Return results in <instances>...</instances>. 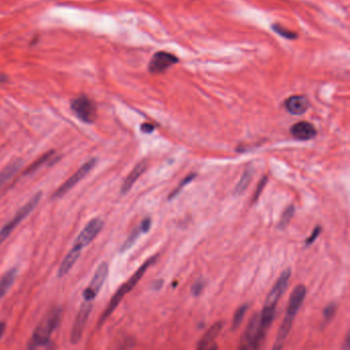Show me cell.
I'll return each instance as SVG.
<instances>
[{
  "label": "cell",
  "mask_w": 350,
  "mask_h": 350,
  "mask_svg": "<svg viewBox=\"0 0 350 350\" xmlns=\"http://www.w3.org/2000/svg\"><path fill=\"white\" fill-rule=\"evenodd\" d=\"M155 259H156V256L148 259L141 267H140L132 276L130 278L128 279V281H126L117 291L116 293L114 294V296L111 298L108 306L106 307V309H105L104 313L102 314V317L100 318V321H99V327L102 326L105 322L107 321V319L111 316V314L114 312V310L116 309V307L119 305V303L122 301V299L137 286V284L140 282V279L142 278V276L144 275V273L147 271V269L149 268V266L151 264H153L155 262Z\"/></svg>",
  "instance_id": "3"
},
{
  "label": "cell",
  "mask_w": 350,
  "mask_h": 350,
  "mask_svg": "<svg viewBox=\"0 0 350 350\" xmlns=\"http://www.w3.org/2000/svg\"><path fill=\"white\" fill-rule=\"evenodd\" d=\"M104 226V222L100 218H95L91 220L85 227L80 231L78 236L76 237L72 249L70 250L73 253L81 254V250L86 248L90 243L97 237V235L100 233Z\"/></svg>",
  "instance_id": "5"
},
{
  "label": "cell",
  "mask_w": 350,
  "mask_h": 350,
  "mask_svg": "<svg viewBox=\"0 0 350 350\" xmlns=\"http://www.w3.org/2000/svg\"><path fill=\"white\" fill-rule=\"evenodd\" d=\"M273 30L277 33L281 35V36L287 38V39H295L297 37V35L295 32H292L282 26H279V25H273Z\"/></svg>",
  "instance_id": "23"
},
{
  "label": "cell",
  "mask_w": 350,
  "mask_h": 350,
  "mask_svg": "<svg viewBox=\"0 0 350 350\" xmlns=\"http://www.w3.org/2000/svg\"><path fill=\"white\" fill-rule=\"evenodd\" d=\"M222 328H223L222 322L215 323L211 328L207 330V332L204 334V336L200 339L197 347L199 349H205V348L211 347L212 343H214L215 339L218 337L219 333L222 331Z\"/></svg>",
  "instance_id": "16"
},
{
  "label": "cell",
  "mask_w": 350,
  "mask_h": 350,
  "mask_svg": "<svg viewBox=\"0 0 350 350\" xmlns=\"http://www.w3.org/2000/svg\"><path fill=\"white\" fill-rule=\"evenodd\" d=\"M305 296H306V288L303 285H298L294 289L293 293L291 294L289 299L287 314L282 323L281 328H279L278 330V333L275 339V344L273 346L274 349H281L284 346L285 341L287 340L289 333L291 331L294 319L303 304Z\"/></svg>",
  "instance_id": "1"
},
{
  "label": "cell",
  "mask_w": 350,
  "mask_h": 350,
  "mask_svg": "<svg viewBox=\"0 0 350 350\" xmlns=\"http://www.w3.org/2000/svg\"><path fill=\"white\" fill-rule=\"evenodd\" d=\"M141 130L143 133H146V134H150L154 130V125L153 124H150V123H143L141 125Z\"/></svg>",
  "instance_id": "31"
},
{
  "label": "cell",
  "mask_w": 350,
  "mask_h": 350,
  "mask_svg": "<svg viewBox=\"0 0 350 350\" xmlns=\"http://www.w3.org/2000/svg\"><path fill=\"white\" fill-rule=\"evenodd\" d=\"M146 168H147V161L146 160H142L141 162H139L133 168V170L128 173V176L126 177V179L124 180V182L121 186V194H125L132 189V187L137 182V180L145 172Z\"/></svg>",
  "instance_id": "15"
},
{
  "label": "cell",
  "mask_w": 350,
  "mask_h": 350,
  "mask_svg": "<svg viewBox=\"0 0 350 350\" xmlns=\"http://www.w3.org/2000/svg\"><path fill=\"white\" fill-rule=\"evenodd\" d=\"M195 177H196V174H195V173H191V174H189V176L185 177V179L179 184V186L168 195V199H171V198H173L174 196H177L178 193H179L188 183H190L191 181H193V180L195 179Z\"/></svg>",
  "instance_id": "24"
},
{
  "label": "cell",
  "mask_w": 350,
  "mask_h": 350,
  "mask_svg": "<svg viewBox=\"0 0 350 350\" xmlns=\"http://www.w3.org/2000/svg\"><path fill=\"white\" fill-rule=\"evenodd\" d=\"M291 135L300 141H307L317 136L318 132L311 123L307 121H300L294 124L290 129Z\"/></svg>",
  "instance_id": "13"
},
{
  "label": "cell",
  "mask_w": 350,
  "mask_h": 350,
  "mask_svg": "<svg viewBox=\"0 0 350 350\" xmlns=\"http://www.w3.org/2000/svg\"><path fill=\"white\" fill-rule=\"evenodd\" d=\"M92 307H93V302H89V301L82 302L76 314V318L71 330V337H70V340H71L72 344H77L80 341L86 322L89 320V317L92 311Z\"/></svg>",
  "instance_id": "10"
},
{
  "label": "cell",
  "mask_w": 350,
  "mask_h": 350,
  "mask_svg": "<svg viewBox=\"0 0 350 350\" xmlns=\"http://www.w3.org/2000/svg\"><path fill=\"white\" fill-rule=\"evenodd\" d=\"M62 318V309L61 307H56L51 309L45 318L37 325L36 329L34 330L31 339L28 343L29 349H34L40 346H43L50 342L51 336L59 327Z\"/></svg>",
  "instance_id": "2"
},
{
  "label": "cell",
  "mask_w": 350,
  "mask_h": 350,
  "mask_svg": "<svg viewBox=\"0 0 350 350\" xmlns=\"http://www.w3.org/2000/svg\"><path fill=\"white\" fill-rule=\"evenodd\" d=\"M247 310H248V305H247V304L241 305V306L236 310V312H235V314H234V317H233V321H232V330H235V329H237V328L240 326V324H241V322H242L244 316H246Z\"/></svg>",
  "instance_id": "21"
},
{
  "label": "cell",
  "mask_w": 350,
  "mask_h": 350,
  "mask_svg": "<svg viewBox=\"0 0 350 350\" xmlns=\"http://www.w3.org/2000/svg\"><path fill=\"white\" fill-rule=\"evenodd\" d=\"M290 277H291V269H287L282 273V275L279 276V278L277 279V282L275 283L274 287L272 288L271 292L267 296V299H266V302H265L263 309H267V310H275L276 309V305L278 303V300L281 299L282 295L287 290Z\"/></svg>",
  "instance_id": "11"
},
{
  "label": "cell",
  "mask_w": 350,
  "mask_h": 350,
  "mask_svg": "<svg viewBox=\"0 0 350 350\" xmlns=\"http://www.w3.org/2000/svg\"><path fill=\"white\" fill-rule=\"evenodd\" d=\"M203 288H204V283L202 282V281H199V282H197V283H195L194 285H193V287H192V294L194 295V296H198L201 292H202V290H203Z\"/></svg>",
  "instance_id": "29"
},
{
  "label": "cell",
  "mask_w": 350,
  "mask_h": 350,
  "mask_svg": "<svg viewBox=\"0 0 350 350\" xmlns=\"http://www.w3.org/2000/svg\"><path fill=\"white\" fill-rule=\"evenodd\" d=\"M266 333L260 326V313H255L249 322L246 332L241 340V347L243 348H258L265 338Z\"/></svg>",
  "instance_id": "6"
},
{
  "label": "cell",
  "mask_w": 350,
  "mask_h": 350,
  "mask_svg": "<svg viewBox=\"0 0 350 350\" xmlns=\"http://www.w3.org/2000/svg\"><path fill=\"white\" fill-rule=\"evenodd\" d=\"M109 272V265L107 262H102L98 268L96 269L92 281L90 282L89 286L83 291V300L89 302H94L97 296L99 295L101 289L103 288V285L106 282V278L108 276Z\"/></svg>",
  "instance_id": "7"
},
{
  "label": "cell",
  "mask_w": 350,
  "mask_h": 350,
  "mask_svg": "<svg viewBox=\"0 0 350 350\" xmlns=\"http://www.w3.org/2000/svg\"><path fill=\"white\" fill-rule=\"evenodd\" d=\"M151 224H152V221L150 218H146L142 221L141 225H140V230H141V232H148L150 227H151Z\"/></svg>",
  "instance_id": "30"
},
{
  "label": "cell",
  "mask_w": 350,
  "mask_h": 350,
  "mask_svg": "<svg viewBox=\"0 0 350 350\" xmlns=\"http://www.w3.org/2000/svg\"><path fill=\"white\" fill-rule=\"evenodd\" d=\"M16 277H17V269L13 268L7 271L2 276V278H0V300L6 296L8 291L11 289Z\"/></svg>",
  "instance_id": "17"
},
{
  "label": "cell",
  "mask_w": 350,
  "mask_h": 350,
  "mask_svg": "<svg viewBox=\"0 0 350 350\" xmlns=\"http://www.w3.org/2000/svg\"><path fill=\"white\" fill-rule=\"evenodd\" d=\"M321 231H322V228L320 227V226H317L316 228H314V230H313V232H312V234L306 239V244H311L314 240H316L318 237H319V235H320V233H321Z\"/></svg>",
  "instance_id": "28"
},
{
  "label": "cell",
  "mask_w": 350,
  "mask_h": 350,
  "mask_svg": "<svg viewBox=\"0 0 350 350\" xmlns=\"http://www.w3.org/2000/svg\"><path fill=\"white\" fill-rule=\"evenodd\" d=\"M287 110L294 115H302L309 108V101L305 96H292L290 97L286 103Z\"/></svg>",
  "instance_id": "14"
},
{
  "label": "cell",
  "mask_w": 350,
  "mask_h": 350,
  "mask_svg": "<svg viewBox=\"0 0 350 350\" xmlns=\"http://www.w3.org/2000/svg\"><path fill=\"white\" fill-rule=\"evenodd\" d=\"M267 183V177H263V179L260 181V183H259V185H258V188H257V190H256V192H255V196H254V198H253V203H255L256 202V200L259 198V196L261 195V192H262V190H263V188H264V186H265V184Z\"/></svg>",
  "instance_id": "27"
},
{
  "label": "cell",
  "mask_w": 350,
  "mask_h": 350,
  "mask_svg": "<svg viewBox=\"0 0 350 350\" xmlns=\"http://www.w3.org/2000/svg\"><path fill=\"white\" fill-rule=\"evenodd\" d=\"M336 312V305L335 304H330L329 306H327L324 310V317L326 320H331L332 318H334Z\"/></svg>",
  "instance_id": "26"
},
{
  "label": "cell",
  "mask_w": 350,
  "mask_h": 350,
  "mask_svg": "<svg viewBox=\"0 0 350 350\" xmlns=\"http://www.w3.org/2000/svg\"><path fill=\"white\" fill-rule=\"evenodd\" d=\"M21 166H22V161L15 160L12 163H10L7 167L4 168V170L0 172V188H2V186L6 184L14 176Z\"/></svg>",
  "instance_id": "18"
},
{
  "label": "cell",
  "mask_w": 350,
  "mask_h": 350,
  "mask_svg": "<svg viewBox=\"0 0 350 350\" xmlns=\"http://www.w3.org/2000/svg\"><path fill=\"white\" fill-rule=\"evenodd\" d=\"M294 214H295V206L293 204H291L285 209V212L283 213L281 220H279V223H278V227L279 228H286L287 225L291 222V219L293 218Z\"/></svg>",
  "instance_id": "20"
},
{
  "label": "cell",
  "mask_w": 350,
  "mask_h": 350,
  "mask_svg": "<svg viewBox=\"0 0 350 350\" xmlns=\"http://www.w3.org/2000/svg\"><path fill=\"white\" fill-rule=\"evenodd\" d=\"M253 173H254V170L253 168H247V169H244V171L242 172L241 174V178L237 184V186L235 187L234 189V193L237 194V195H240L241 193H243L244 191L247 190V188L249 187L250 183H251V180H252V177H253Z\"/></svg>",
  "instance_id": "19"
},
{
  "label": "cell",
  "mask_w": 350,
  "mask_h": 350,
  "mask_svg": "<svg viewBox=\"0 0 350 350\" xmlns=\"http://www.w3.org/2000/svg\"><path fill=\"white\" fill-rule=\"evenodd\" d=\"M178 58L166 52H157L152 57L149 63V71L152 74H159L164 72L166 69L178 63Z\"/></svg>",
  "instance_id": "12"
},
{
  "label": "cell",
  "mask_w": 350,
  "mask_h": 350,
  "mask_svg": "<svg viewBox=\"0 0 350 350\" xmlns=\"http://www.w3.org/2000/svg\"><path fill=\"white\" fill-rule=\"evenodd\" d=\"M140 232H141V230H140V227L139 228H136L127 237V239L124 241V243L122 244V247L120 249V252H125L126 250H128L129 248H132L134 246V243L137 241L139 235H140Z\"/></svg>",
  "instance_id": "22"
},
{
  "label": "cell",
  "mask_w": 350,
  "mask_h": 350,
  "mask_svg": "<svg viewBox=\"0 0 350 350\" xmlns=\"http://www.w3.org/2000/svg\"><path fill=\"white\" fill-rule=\"evenodd\" d=\"M98 159L97 158H92L89 161H86L83 165H81L71 177H70L68 180H66L61 186L60 188L55 192L53 198H60L62 196H64L65 194H67V192H69L72 188H74L81 180H83L88 174L95 168V166L97 165Z\"/></svg>",
  "instance_id": "8"
},
{
  "label": "cell",
  "mask_w": 350,
  "mask_h": 350,
  "mask_svg": "<svg viewBox=\"0 0 350 350\" xmlns=\"http://www.w3.org/2000/svg\"><path fill=\"white\" fill-rule=\"evenodd\" d=\"M54 154V152L53 151H50V152H48V153H46L43 156H41L38 160H36V161H35L33 164H31L29 167H28V170L26 171L27 173L28 172H31V171H34V170H36L42 163H45L46 161H48L49 160V158L50 157H52V155Z\"/></svg>",
  "instance_id": "25"
},
{
  "label": "cell",
  "mask_w": 350,
  "mask_h": 350,
  "mask_svg": "<svg viewBox=\"0 0 350 350\" xmlns=\"http://www.w3.org/2000/svg\"><path fill=\"white\" fill-rule=\"evenodd\" d=\"M71 109L74 114L84 123H93L97 118L96 105L90 98L81 96L71 102Z\"/></svg>",
  "instance_id": "9"
},
{
  "label": "cell",
  "mask_w": 350,
  "mask_h": 350,
  "mask_svg": "<svg viewBox=\"0 0 350 350\" xmlns=\"http://www.w3.org/2000/svg\"><path fill=\"white\" fill-rule=\"evenodd\" d=\"M6 328H7V326L5 323H0V339H2V337L4 336V334L6 332Z\"/></svg>",
  "instance_id": "32"
},
{
  "label": "cell",
  "mask_w": 350,
  "mask_h": 350,
  "mask_svg": "<svg viewBox=\"0 0 350 350\" xmlns=\"http://www.w3.org/2000/svg\"><path fill=\"white\" fill-rule=\"evenodd\" d=\"M41 196L42 192L40 191L35 193L21 208L18 209L16 215L3 227L2 230H0V244L12 234V232L22 223V221L26 219L31 214L33 209L37 206L41 199Z\"/></svg>",
  "instance_id": "4"
}]
</instances>
